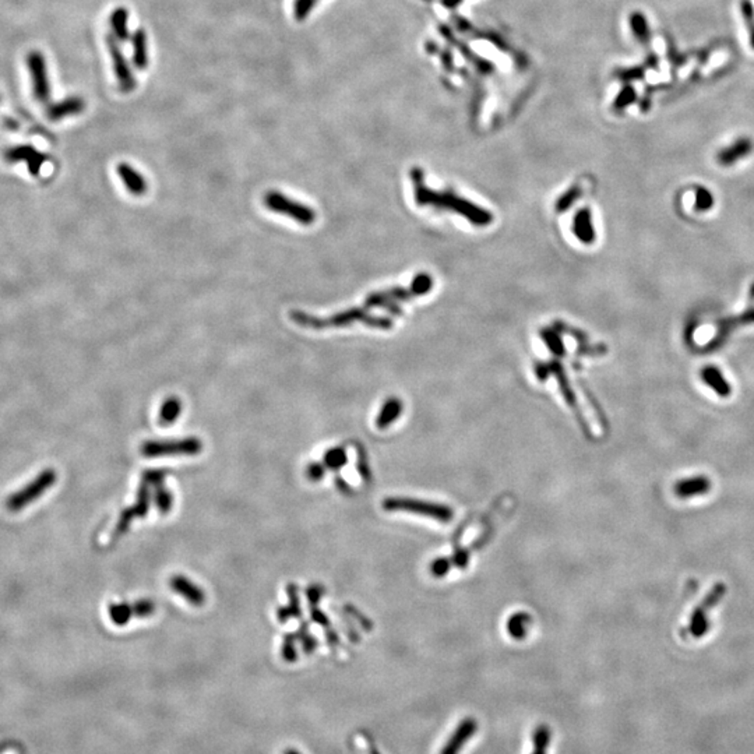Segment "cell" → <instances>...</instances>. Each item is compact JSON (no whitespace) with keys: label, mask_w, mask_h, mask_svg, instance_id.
I'll return each mask as SVG.
<instances>
[{"label":"cell","mask_w":754,"mask_h":754,"mask_svg":"<svg viewBox=\"0 0 754 754\" xmlns=\"http://www.w3.org/2000/svg\"><path fill=\"white\" fill-rule=\"evenodd\" d=\"M317 0H295L294 3V17L297 21L306 20L311 10L314 8Z\"/></svg>","instance_id":"484cf974"},{"label":"cell","mask_w":754,"mask_h":754,"mask_svg":"<svg viewBox=\"0 0 754 754\" xmlns=\"http://www.w3.org/2000/svg\"><path fill=\"white\" fill-rule=\"evenodd\" d=\"M105 42H106V48H108V52H109L111 59H112L113 72L116 75V81L119 84L120 91L132 92L136 88V80H135V75H133L129 62L126 61V58H125L119 44H118L119 41L113 37V34H108L106 38H105Z\"/></svg>","instance_id":"8992f818"},{"label":"cell","mask_w":754,"mask_h":754,"mask_svg":"<svg viewBox=\"0 0 754 754\" xmlns=\"http://www.w3.org/2000/svg\"><path fill=\"white\" fill-rule=\"evenodd\" d=\"M311 617H313V620L317 622V623H321V624H326V623H327V619L323 616V613L319 612V610L314 609V607H311Z\"/></svg>","instance_id":"e575fe53"},{"label":"cell","mask_w":754,"mask_h":754,"mask_svg":"<svg viewBox=\"0 0 754 754\" xmlns=\"http://www.w3.org/2000/svg\"><path fill=\"white\" fill-rule=\"evenodd\" d=\"M172 502H173V497H172V495L163 488V485L156 486V492H155V505H156L158 510H159L162 514H166V513L172 509Z\"/></svg>","instance_id":"d4e9b609"},{"label":"cell","mask_w":754,"mask_h":754,"mask_svg":"<svg viewBox=\"0 0 754 754\" xmlns=\"http://www.w3.org/2000/svg\"><path fill=\"white\" fill-rule=\"evenodd\" d=\"M133 44V63L139 70H144L149 66L147 54V35L143 28H137L132 35Z\"/></svg>","instance_id":"5bb4252c"},{"label":"cell","mask_w":754,"mask_h":754,"mask_svg":"<svg viewBox=\"0 0 754 754\" xmlns=\"http://www.w3.org/2000/svg\"><path fill=\"white\" fill-rule=\"evenodd\" d=\"M741 11L742 17L746 21V25L749 28V32H754V8L750 0H742L741 1Z\"/></svg>","instance_id":"83f0119b"},{"label":"cell","mask_w":754,"mask_h":754,"mask_svg":"<svg viewBox=\"0 0 754 754\" xmlns=\"http://www.w3.org/2000/svg\"><path fill=\"white\" fill-rule=\"evenodd\" d=\"M169 587L180 597H183L187 602L193 606H203L206 602V595L203 590L193 584L187 577L183 576H175L169 580Z\"/></svg>","instance_id":"8fae6325"},{"label":"cell","mask_w":754,"mask_h":754,"mask_svg":"<svg viewBox=\"0 0 754 754\" xmlns=\"http://www.w3.org/2000/svg\"><path fill=\"white\" fill-rule=\"evenodd\" d=\"M752 149H753V144L749 139H739L738 142H735L734 144H731L729 147H727L725 150L718 154V161L722 165L735 163L738 159L745 158L752 151Z\"/></svg>","instance_id":"2e32d148"},{"label":"cell","mask_w":754,"mask_h":754,"mask_svg":"<svg viewBox=\"0 0 754 754\" xmlns=\"http://www.w3.org/2000/svg\"><path fill=\"white\" fill-rule=\"evenodd\" d=\"M133 610H135V616H137V617H149L154 613L155 605L151 601L143 600V601L133 603Z\"/></svg>","instance_id":"f546056e"},{"label":"cell","mask_w":754,"mask_h":754,"mask_svg":"<svg viewBox=\"0 0 754 754\" xmlns=\"http://www.w3.org/2000/svg\"><path fill=\"white\" fill-rule=\"evenodd\" d=\"M116 172L119 173L123 185L126 186L128 192L133 196H143L147 192V182L144 176L137 172L132 165L122 162L116 166Z\"/></svg>","instance_id":"7c38bea8"},{"label":"cell","mask_w":754,"mask_h":754,"mask_svg":"<svg viewBox=\"0 0 754 754\" xmlns=\"http://www.w3.org/2000/svg\"><path fill=\"white\" fill-rule=\"evenodd\" d=\"M85 109V102L80 97H68L59 102H51L47 108V116L52 122L80 115Z\"/></svg>","instance_id":"30bf717a"},{"label":"cell","mask_w":754,"mask_h":754,"mask_svg":"<svg viewBox=\"0 0 754 754\" xmlns=\"http://www.w3.org/2000/svg\"><path fill=\"white\" fill-rule=\"evenodd\" d=\"M398 414H400V402L395 400L388 401L380 411V415L377 418V426L378 428L388 426L398 416Z\"/></svg>","instance_id":"7402d4cb"},{"label":"cell","mask_w":754,"mask_h":754,"mask_svg":"<svg viewBox=\"0 0 754 754\" xmlns=\"http://www.w3.org/2000/svg\"><path fill=\"white\" fill-rule=\"evenodd\" d=\"M321 593H323V590H321L320 587H317V586L311 587V588L307 591V598H309V601L311 602V605H316V603H317V601H319L320 597H321Z\"/></svg>","instance_id":"836d02e7"},{"label":"cell","mask_w":754,"mask_h":754,"mask_svg":"<svg viewBox=\"0 0 754 754\" xmlns=\"http://www.w3.org/2000/svg\"><path fill=\"white\" fill-rule=\"evenodd\" d=\"M133 616L135 610L130 603H113L109 606V617L116 626H125Z\"/></svg>","instance_id":"d6986e66"},{"label":"cell","mask_w":754,"mask_h":754,"mask_svg":"<svg viewBox=\"0 0 754 754\" xmlns=\"http://www.w3.org/2000/svg\"><path fill=\"white\" fill-rule=\"evenodd\" d=\"M149 507H150V492H149L147 483L143 482V485H142L140 489H139V499H137L136 505L132 506V507H129V509H126V510L122 513V516H120V519H119V521H118V524H116V528H115V531H113L112 538H113V539L120 538V536L130 528V524H132V521H133L135 519L144 517V516L147 514Z\"/></svg>","instance_id":"9c48e42d"},{"label":"cell","mask_w":754,"mask_h":754,"mask_svg":"<svg viewBox=\"0 0 754 754\" xmlns=\"http://www.w3.org/2000/svg\"><path fill=\"white\" fill-rule=\"evenodd\" d=\"M203 450V445L197 438H187L182 440H149L143 443L140 452L144 457L161 455H194Z\"/></svg>","instance_id":"277c9868"},{"label":"cell","mask_w":754,"mask_h":754,"mask_svg":"<svg viewBox=\"0 0 754 754\" xmlns=\"http://www.w3.org/2000/svg\"><path fill=\"white\" fill-rule=\"evenodd\" d=\"M264 206L277 214L287 216L301 225H311L316 221V213L309 206H304L299 202L292 200L291 197L277 192L270 190L264 194Z\"/></svg>","instance_id":"3957f363"},{"label":"cell","mask_w":754,"mask_h":754,"mask_svg":"<svg viewBox=\"0 0 754 754\" xmlns=\"http://www.w3.org/2000/svg\"><path fill=\"white\" fill-rule=\"evenodd\" d=\"M58 481V474L54 468H47L38 474L30 483H27L20 490L10 495L6 500V509L11 513H17L24 507L32 505L39 499L48 489H51Z\"/></svg>","instance_id":"6da1fadb"},{"label":"cell","mask_w":754,"mask_h":754,"mask_svg":"<svg viewBox=\"0 0 754 754\" xmlns=\"http://www.w3.org/2000/svg\"><path fill=\"white\" fill-rule=\"evenodd\" d=\"M326 466L323 464H319V462H313L310 464L307 468H306V476L311 481V482H317L320 481L323 476H324V469Z\"/></svg>","instance_id":"1f68e13d"},{"label":"cell","mask_w":754,"mask_h":754,"mask_svg":"<svg viewBox=\"0 0 754 754\" xmlns=\"http://www.w3.org/2000/svg\"><path fill=\"white\" fill-rule=\"evenodd\" d=\"M384 509L387 510H408L412 513H419L422 516L433 517L440 521H449L452 517V510L440 505H429L425 502H416L409 499H388L384 502Z\"/></svg>","instance_id":"52a82bcc"},{"label":"cell","mask_w":754,"mask_h":754,"mask_svg":"<svg viewBox=\"0 0 754 754\" xmlns=\"http://www.w3.org/2000/svg\"><path fill=\"white\" fill-rule=\"evenodd\" d=\"M182 412V402L178 397H169L166 398L161 408H159V415H158V421H159V425L161 426H169L172 425L180 415Z\"/></svg>","instance_id":"e0dca14e"},{"label":"cell","mask_w":754,"mask_h":754,"mask_svg":"<svg viewBox=\"0 0 754 754\" xmlns=\"http://www.w3.org/2000/svg\"><path fill=\"white\" fill-rule=\"evenodd\" d=\"M711 488V482L704 476H696L690 479H684L679 482L675 486V493L679 497L687 499L693 496H698L703 493H707V490Z\"/></svg>","instance_id":"4fadbf2b"},{"label":"cell","mask_w":754,"mask_h":754,"mask_svg":"<svg viewBox=\"0 0 754 754\" xmlns=\"http://www.w3.org/2000/svg\"><path fill=\"white\" fill-rule=\"evenodd\" d=\"M288 590H290L291 605H290V606H285V607H281V609L278 610V619H280V622H287V620L291 619V617H299V616H301V607H299L298 597H297V594H295V587H294V586H290Z\"/></svg>","instance_id":"603a6c76"},{"label":"cell","mask_w":754,"mask_h":754,"mask_svg":"<svg viewBox=\"0 0 754 754\" xmlns=\"http://www.w3.org/2000/svg\"><path fill=\"white\" fill-rule=\"evenodd\" d=\"M712 206V197L708 192H705L704 189H700L698 194H697V207L700 210H707Z\"/></svg>","instance_id":"d6a6232c"},{"label":"cell","mask_w":754,"mask_h":754,"mask_svg":"<svg viewBox=\"0 0 754 754\" xmlns=\"http://www.w3.org/2000/svg\"><path fill=\"white\" fill-rule=\"evenodd\" d=\"M3 158H4V161L8 162V163L25 162L27 166H28V172H30L32 176H38V175H39L42 165H44L45 161L48 159V156H47L45 154H42V152L35 150V149H34L32 146H30V144H21V146L10 147V149H7V150L4 151Z\"/></svg>","instance_id":"ba28073f"},{"label":"cell","mask_w":754,"mask_h":754,"mask_svg":"<svg viewBox=\"0 0 754 754\" xmlns=\"http://www.w3.org/2000/svg\"><path fill=\"white\" fill-rule=\"evenodd\" d=\"M549 731L545 727H540L535 734V753L545 754L548 743H549Z\"/></svg>","instance_id":"4316f807"},{"label":"cell","mask_w":754,"mask_h":754,"mask_svg":"<svg viewBox=\"0 0 754 754\" xmlns=\"http://www.w3.org/2000/svg\"><path fill=\"white\" fill-rule=\"evenodd\" d=\"M165 475H166V471H161V469L147 471V472H144V475H143V482L147 483V485L151 483V485H154V486L156 488V486L163 485Z\"/></svg>","instance_id":"f1b7e54d"},{"label":"cell","mask_w":754,"mask_h":754,"mask_svg":"<svg viewBox=\"0 0 754 754\" xmlns=\"http://www.w3.org/2000/svg\"><path fill=\"white\" fill-rule=\"evenodd\" d=\"M476 729V725L472 721H465L459 725L455 735L450 739V742L446 745L442 754H457L459 752V748L469 739L472 732Z\"/></svg>","instance_id":"ac0fdd59"},{"label":"cell","mask_w":754,"mask_h":754,"mask_svg":"<svg viewBox=\"0 0 754 754\" xmlns=\"http://www.w3.org/2000/svg\"><path fill=\"white\" fill-rule=\"evenodd\" d=\"M704 380L707 384H710L718 394L721 395H728L729 394V385L724 381V377L722 375L715 371V368H707L703 373Z\"/></svg>","instance_id":"44dd1931"},{"label":"cell","mask_w":754,"mask_h":754,"mask_svg":"<svg viewBox=\"0 0 754 754\" xmlns=\"http://www.w3.org/2000/svg\"><path fill=\"white\" fill-rule=\"evenodd\" d=\"M630 27H631L636 38L641 44L647 45L650 42V38H651L650 27H648L647 18L641 13H634L633 16H630Z\"/></svg>","instance_id":"ffe728a7"},{"label":"cell","mask_w":754,"mask_h":754,"mask_svg":"<svg viewBox=\"0 0 754 754\" xmlns=\"http://www.w3.org/2000/svg\"><path fill=\"white\" fill-rule=\"evenodd\" d=\"M109 20H111V28H112L113 37L120 42L129 41L130 38V31H129V24H128L129 11L125 7H116L112 11Z\"/></svg>","instance_id":"9a60e30c"},{"label":"cell","mask_w":754,"mask_h":754,"mask_svg":"<svg viewBox=\"0 0 754 754\" xmlns=\"http://www.w3.org/2000/svg\"><path fill=\"white\" fill-rule=\"evenodd\" d=\"M290 317H291V320H294L297 324H299L302 327H307V328H313V330H323V328H327V327H344V326H348V324H351V323H354L357 320L366 321L371 326H378V323H383V320H376V319L369 317L362 309H351V310H347V311L337 313V314H334L331 317H327V319L314 317V316L307 314V313L301 311V310H291Z\"/></svg>","instance_id":"7a4b0ae2"},{"label":"cell","mask_w":754,"mask_h":754,"mask_svg":"<svg viewBox=\"0 0 754 754\" xmlns=\"http://www.w3.org/2000/svg\"><path fill=\"white\" fill-rule=\"evenodd\" d=\"M345 464H347V454H345V450L341 449V447L331 449V450L326 452V455H324V466L326 468H330V469L335 471V469L341 468Z\"/></svg>","instance_id":"cb8c5ba5"},{"label":"cell","mask_w":754,"mask_h":754,"mask_svg":"<svg viewBox=\"0 0 754 754\" xmlns=\"http://www.w3.org/2000/svg\"><path fill=\"white\" fill-rule=\"evenodd\" d=\"M27 68L32 80V92L38 102L51 104V82L48 78L47 61L38 51H32L27 55Z\"/></svg>","instance_id":"5b68a950"},{"label":"cell","mask_w":754,"mask_h":754,"mask_svg":"<svg viewBox=\"0 0 754 754\" xmlns=\"http://www.w3.org/2000/svg\"><path fill=\"white\" fill-rule=\"evenodd\" d=\"M636 99V91L633 87H626L620 94L619 97L616 98V106L617 108H624L627 106L629 104H631L633 101Z\"/></svg>","instance_id":"4dcf8cb0"}]
</instances>
